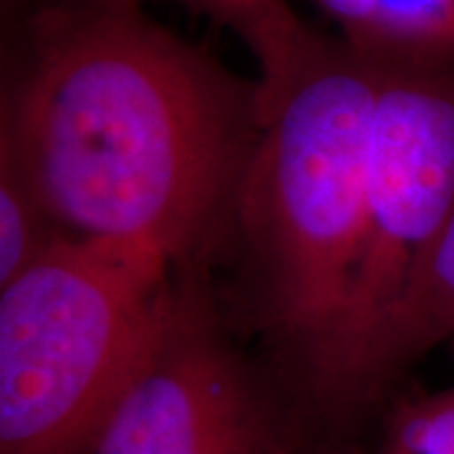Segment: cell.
I'll use <instances>...</instances> for the list:
<instances>
[{
    "label": "cell",
    "instance_id": "cell-1",
    "mask_svg": "<svg viewBox=\"0 0 454 454\" xmlns=\"http://www.w3.org/2000/svg\"><path fill=\"white\" fill-rule=\"evenodd\" d=\"M255 82L124 0H16L0 160L59 235L184 260L232 197Z\"/></svg>",
    "mask_w": 454,
    "mask_h": 454
},
{
    "label": "cell",
    "instance_id": "cell-2",
    "mask_svg": "<svg viewBox=\"0 0 454 454\" xmlns=\"http://www.w3.org/2000/svg\"><path fill=\"white\" fill-rule=\"evenodd\" d=\"M232 31L258 61L255 134L232 210L260 306L313 391L356 273L379 64L265 0Z\"/></svg>",
    "mask_w": 454,
    "mask_h": 454
},
{
    "label": "cell",
    "instance_id": "cell-3",
    "mask_svg": "<svg viewBox=\"0 0 454 454\" xmlns=\"http://www.w3.org/2000/svg\"><path fill=\"white\" fill-rule=\"evenodd\" d=\"M175 265L61 235L0 286V454H89L162 343Z\"/></svg>",
    "mask_w": 454,
    "mask_h": 454
},
{
    "label": "cell",
    "instance_id": "cell-4",
    "mask_svg": "<svg viewBox=\"0 0 454 454\" xmlns=\"http://www.w3.org/2000/svg\"><path fill=\"white\" fill-rule=\"evenodd\" d=\"M373 59L379 82L356 273L336 346L310 391L328 414L372 402L381 336L454 210V61Z\"/></svg>",
    "mask_w": 454,
    "mask_h": 454
},
{
    "label": "cell",
    "instance_id": "cell-5",
    "mask_svg": "<svg viewBox=\"0 0 454 454\" xmlns=\"http://www.w3.org/2000/svg\"><path fill=\"white\" fill-rule=\"evenodd\" d=\"M89 454H283L247 373L190 283L179 286L160 348Z\"/></svg>",
    "mask_w": 454,
    "mask_h": 454
},
{
    "label": "cell",
    "instance_id": "cell-6",
    "mask_svg": "<svg viewBox=\"0 0 454 454\" xmlns=\"http://www.w3.org/2000/svg\"><path fill=\"white\" fill-rule=\"evenodd\" d=\"M340 38L394 61H454V0H309Z\"/></svg>",
    "mask_w": 454,
    "mask_h": 454
},
{
    "label": "cell",
    "instance_id": "cell-7",
    "mask_svg": "<svg viewBox=\"0 0 454 454\" xmlns=\"http://www.w3.org/2000/svg\"><path fill=\"white\" fill-rule=\"evenodd\" d=\"M450 339H454V210L381 336L369 379L372 399L406 364Z\"/></svg>",
    "mask_w": 454,
    "mask_h": 454
},
{
    "label": "cell",
    "instance_id": "cell-8",
    "mask_svg": "<svg viewBox=\"0 0 454 454\" xmlns=\"http://www.w3.org/2000/svg\"><path fill=\"white\" fill-rule=\"evenodd\" d=\"M61 238L26 179L0 160V286L16 278L43 247Z\"/></svg>",
    "mask_w": 454,
    "mask_h": 454
},
{
    "label": "cell",
    "instance_id": "cell-9",
    "mask_svg": "<svg viewBox=\"0 0 454 454\" xmlns=\"http://www.w3.org/2000/svg\"><path fill=\"white\" fill-rule=\"evenodd\" d=\"M373 454H454V387L399 406Z\"/></svg>",
    "mask_w": 454,
    "mask_h": 454
},
{
    "label": "cell",
    "instance_id": "cell-10",
    "mask_svg": "<svg viewBox=\"0 0 454 454\" xmlns=\"http://www.w3.org/2000/svg\"><path fill=\"white\" fill-rule=\"evenodd\" d=\"M124 3H177L187 11H195L200 16H207L227 28H235L243 18H247L265 0H124Z\"/></svg>",
    "mask_w": 454,
    "mask_h": 454
}]
</instances>
